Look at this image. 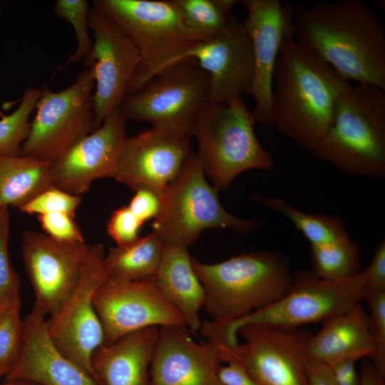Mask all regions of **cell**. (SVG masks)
I'll list each match as a JSON object with an SVG mask.
<instances>
[{
    "label": "cell",
    "instance_id": "1f68e13d",
    "mask_svg": "<svg viewBox=\"0 0 385 385\" xmlns=\"http://www.w3.org/2000/svg\"><path fill=\"white\" fill-rule=\"evenodd\" d=\"M89 9L86 0H58L54 4L55 15L73 26L77 45L73 53L69 55L58 70L88 57L93 46V39L88 33Z\"/></svg>",
    "mask_w": 385,
    "mask_h": 385
},
{
    "label": "cell",
    "instance_id": "5bb4252c",
    "mask_svg": "<svg viewBox=\"0 0 385 385\" xmlns=\"http://www.w3.org/2000/svg\"><path fill=\"white\" fill-rule=\"evenodd\" d=\"M88 27L93 46L83 61L95 81L93 109L98 128L107 115L120 107L140 58L128 36L95 7L89 9Z\"/></svg>",
    "mask_w": 385,
    "mask_h": 385
},
{
    "label": "cell",
    "instance_id": "ac0fdd59",
    "mask_svg": "<svg viewBox=\"0 0 385 385\" xmlns=\"http://www.w3.org/2000/svg\"><path fill=\"white\" fill-rule=\"evenodd\" d=\"M193 153L189 137L151 127L126 138L113 178L133 190L149 188L160 198Z\"/></svg>",
    "mask_w": 385,
    "mask_h": 385
},
{
    "label": "cell",
    "instance_id": "e575fe53",
    "mask_svg": "<svg viewBox=\"0 0 385 385\" xmlns=\"http://www.w3.org/2000/svg\"><path fill=\"white\" fill-rule=\"evenodd\" d=\"M81 200V195H72L53 186L37 195L18 210L29 215H38L58 212L75 217Z\"/></svg>",
    "mask_w": 385,
    "mask_h": 385
},
{
    "label": "cell",
    "instance_id": "d6a6232c",
    "mask_svg": "<svg viewBox=\"0 0 385 385\" xmlns=\"http://www.w3.org/2000/svg\"><path fill=\"white\" fill-rule=\"evenodd\" d=\"M10 214L8 207L0 208V309L21 298V281L9 255Z\"/></svg>",
    "mask_w": 385,
    "mask_h": 385
},
{
    "label": "cell",
    "instance_id": "ba28073f",
    "mask_svg": "<svg viewBox=\"0 0 385 385\" xmlns=\"http://www.w3.org/2000/svg\"><path fill=\"white\" fill-rule=\"evenodd\" d=\"M218 192L205 180L200 162L193 153L161 195L160 210L152 224V232L164 246L188 247L205 229L225 228L247 235L262 225V220L239 218L229 213L222 206Z\"/></svg>",
    "mask_w": 385,
    "mask_h": 385
},
{
    "label": "cell",
    "instance_id": "cb8c5ba5",
    "mask_svg": "<svg viewBox=\"0 0 385 385\" xmlns=\"http://www.w3.org/2000/svg\"><path fill=\"white\" fill-rule=\"evenodd\" d=\"M187 247L164 246L158 268L153 279L163 295L184 316L187 327L200 330V310L205 292L191 264Z\"/></svg>",
    "mask_w": 385,
    "mask_h": 385
},
{
    "label": "cell",
    "instance_id": "4316f807",
    "mask_svg": "<svg viewBox=\"0 0 385 385\" xmlns=\"http://www.w3.org/2000/svg\"><path fill=\"white\" fill-rule=\"evenodd\" d=\"M253 202L277 212L288 220L312 245L329 243L349 239L342 220L337 216L309 214L299 211L279 197H272L254 193Z\"/></svg>",
    "mask_w": 385,
    "mask_h": 385
},
{
    "label": "cell",
    "instance_id": "bcb514c9",
    "mask_svg": "<svg viewBox=\"0 0 385 385\" xmlns=\"http://www.w3.org/2000/svg\"><path fill=\"white\" fill-rule=\"evenodd\" d=\"M1 1H0V5H1ZM1 9H0V19H1Z\"/></svg>",
    "mask_w": 385,
    "mask_h": 385
},
{
    "label": "cell",
    "instance_id": "4fadbf2b",
    "mask_svg": "<svg viewBox=\"0 0 385 385\" xmlns=\"http://www.w3.org/2000/svg\"><path fill=\"white\" fill-rule=\"evenodd\" d=\"M93 305L103 329V344L150 327H187L184 316L163 295L153 278H108L96 291Z\"/></svg>",
    "mask_w": 385,
    "mask_h": 385
},
{
    "label": "cell",
    "instance_id": "f35d334b",
    "mask_svg": "<svg viewBox=\"0 0 385 385\" xmlns=\"http://www.w3.org/2000/svg\"><path fill=\"white\" fill-rule=\"evenodd\" d=\"M366 288L385 290V239L376 246L372 260L362 272Z\"/></svg>",
    "mask_w": 385,
    "mask_h": 385
},
{
    "label": "cell",
    "instance_id": "30bf717a",
    "mask_svg": "<svg viewBox=\"0 0 385 385\" xmlns=\"http://www.w3.org/2000/svg\"><path fill=\"white\" fill-rule=\"evenodd\" d=\"M94 89L95 81L88 68L61 91L41 89L21 155L53 163L96 130Z\"/></svg>",
    "mask_w": 385,
    "mask_h": 385
},
{
    "label": "cell",
    "instance_id": "d4e9b609",
    "mask_svg": "<svg viewBox=\"0 0 385 385\" xmlns=\"http://www.w3.org/2000/svg\"><path fill=\"white\" fill-rule=\"evenodd\" d=\"M51 163L28 155H0V208L19 209L53 187Z\"/></svg>",
    "mask_w": 385,
    "mask_h": 385
},
{
    "label": "cell",
    "instance_id": "9c48e42d",
    "mask_svg": "<svg viewBox=\"0 0 385 385\" xmlns=\"http://www.w3.org/2000/svg\"><path fill=\"white\" fill-rule=\"evenodd\" d=\"M210 102L207 73L196 60L185 58L164 68L128 94L120 108L127 120L190 138L199 114Z\"/></svg>",
    "mask_w": 385,
    "mask_h": 385
},
{
    "label": "cell",
    "instance_id": "5b68a950",
    "mask_svg": "<svg viewBox=\"0 0 385 385\" xmlns=\"http://www.w3.org/2000/svg\"><path fill=\"white\" fill-rule=\"evenodd\" d=\"M365 288L362 272L338 281L319 278L314 272H297L289 290L273 303L231 322L205 321L200 330L207 339L236 346L237 331L245 324L254 323L292 329L323 322L359 304Z\"/></svg>",
    "mask_w": 385,
    "mask_h": 385
},
{
    "label": "cell",
    "instance_id": "d6986e66",
    "mask_svg": "<svg viewBox=\"0 0 385 385\" xmlns=\"http://www.w3.org/2000/svg\"><path fill=\"white\" fill-rule=\"evenodd\" d=\"M126 120L120 108L115 109L98 128L52 163L53 185L81 195L95 180L113 178L127 138Z\"/></svg>",
    "mask_w": 385,
    "mask_h": 385
},
{
    "label": "cell",
    "instance_id": "484cf974",
    "mask_svg": "<svg viewBox=\"0 0 385 385\" xmlns=\"http://www.w3.org/2000/svg\"><path fill=\"white\" fill-rule=\"evenodd\" d=\"M164 245L153 232L139 237L125 247H112L105 255L104 265L108 278L142 281L154 277Z\"/></svg>",
    "mask_w": 385,
    "mask_h": 385
},
{
    "label": "cell",
    "instance_id": "7bdbcfd3",
    "mask_svg": "<svg viewBox=\"0 0 385 385\" xmlns=\"http://www.w3.org/2000/svg\"><path fill=\"white\" fill-rule=\"evenodd\" d=\"M384 377L376 371L367 358L362 359L359 376V385H385Z\"/></svg>",
    "mask_w": 385,
    "mask_h": 385
},
{
    "label": "cell",
    "instance_id": "7402d4cb",
    "mask_svg": "<svg viewBox=\"0 0 385 385\" xmlns=\"http://www.w3.org/2000/svg\"><path fill=\"white\" fill-rule=\"evenodd\" d=\"M159 327L132 332L93 353L91 368L99 385H148Z\"/></svg>",
    "mask_w": 385,
    "mask_h": 385
},
{
    "label": "cell",
    "instance_id": "ee69618b",
    "mask_svg": "<svg viewBox=\"0 0 385 385\" xmlns=\"http://www.w3.org/2000/svg\"><path fill=\"white\" fill-rule=\"evenodd\" d=\"M213 1L226 16L230 14L232 9L241 3V1L238 0H213Z\"/></svg>",
    "mask_w": 385,
    "mask_h": 385
},
{
    "label": "cell",
    "instance_id": "7a4b0ae2",
    "mask_svg": "<svg viewBox=\"0 0 385 385\" xmlns=\"http://www.w3.org/2000/svg\"><path fill=\"white\" fill-rule=\"evenodd\" d=\"M351 84L294 36L287 37L273 72V125L300 148L312 152L331 123L337 98Z\"/></svg>",
    "mask_w": 385,
    "mask_h": 385
},
{
    "label": "cell",
    "instance_id": "83f0119b",
    "mask_svg": "<svg viewBox=\"0 0 385 385\" xmlns=\"http://www.w3.org/2000/svg\"><path fill=\"white\" fill-rule=\"evenodd\" d=\"M314 273L319 278L338 281L360 273V248L350 238L312 245Z\"/></svg>",
    "mask_w": 385,
    "mask_h": 385
},
{
    "label": "cell",
    "instance_id": "8d00e7d4",
    "mask_svg": "<svg viewBox=\"0 0 385 385\" xmlns=\"http://www.w3.org/2000/svg\"><path fill=\"white\" fill-rule=\"evenodd\" d=\"M143 225L128 206H122L111 215L107 232L118 247H125L140 237L138 232Z\"/></svg>",
    "mask_w": 385,
    "mask_h": 385
},
{
    "label": "cell",
    "instance_id": "f6af8a7d",
    "mask_svg": "<svg viewBox=\"0 0 385 385\" xmlns=\"http://www.w3.org/2000/svg\"><path fill=\"white\" fill-rule=\"evenodd\" d=\"M0 385H37L30 382L19 381V380H5L4 382L1 383Z\"/></svg>",
    "mask_w": 385,
    "mask_h": 385
},
{
    "label": "cell",
    "instance_id": "8fae6325",
    "mask_svg": "<svg viewBox=\"0 0 385 385\" xmlns=\"http://www.w3.org/2000/svg\"><path fill=\"white\" fill-rule=\"evenodd\" d=\"M238 334L244 344L230 346L209 341L222 362L240 363L258 385H308L304 369L312 336L308 331L250 323L240 327Z\"/></svg>",
    "mask_w": 385,
    "mask_h": 385
},
{
    "label": "cell",
    "instance_id": "e0dca14e",
    "mask_svg": "<svg viewBox=\"0 0 385 385\" xmlns=\"http://www.w3.org/2000/svg\"><path fill=\"white\" fill-rule=\"evenodd\" d=\"M247 17L242 22L251 40L254 76L249 92L254 101L255 121L273 126L271 96L273 72L282 41L294 36L293 5L279 0H243Z\"/></svg>",
    "mask_w": 385,
    "mask_h": 385
},
{
    "label": "cell",
    "instance_id": "b9f144b4",
    "mask_svg": "<svg viewBox=\"0 0 385 385\" xmlns=\"http://www.w3.org/2000/svg\"><path fill=\"white\" fill-rule=\"evenodd\" d=\"M355 361L352 359H345L329 366L334 376L342 377L354 384L359 385V376L355 369Z\"/></svg>",
    "mask_w": 385,
    "mask_h": 385
},
{
    "label": "cell",
    "instance_id": "3957f363",
    "mask_svg": "<svg viewBox=\"0 0 385 385\" xmlns=\"http://www.w3.org/2000/svg\"><path fill=\"white\" fill-rule=\"evenodd\" d=\"M204 292L203 308L216 322H228L280 297L294 280L289 261L274 251L242 253L215 264L191 257Z\"/></svg>",
    "mask_w": 385,
    "mask_h": 385
},
{
    "label": "cell",
    "instance_id": "d590c367",
    "mask_svg": "<svg viewBox=\"0 0 385 385\" xmlns=\"http://www.w3.org/2000/svg\"><path fill=\"white\" fill-rule=\"evenodd\" d=\"M42 230L50 238L62 242H83L84 238L75 217L64 212H48L38 215Z\"/></svg>",
    "mask_w": 385,
    "mask_h": 385
},
{
    "label": "cell",
    "instance_id": "60d3db41",
    "mask_svg": "<svg viewBox=\"0 0 385 385\" xmlns=\"http://www.w3.org/2000/svg\"><path fill=\"white\" fill-rule=\"evenodd\" d=\"M304 369L308 385H337L327 364L307 359Z\"/></svg>",
    "mask_w": 385,
    "mask_h": 385
},
{
    "label": "cell",
    "instance_id": "8992f818",
    "mask_svg": "<svg viewBox=\"0 0 385 385\" xmlns=\"http://www.w3.org/2000/svg\"><path fill=\"white\" fill-rule=\"evenodd\" d=\"M255 123L243 98L229 104L210 102L199 114L192 133L198 143L196 155L218 191L246 170L276 169L272 155L256 137Z\"/></svg>",
    "mask_w": 385,
    "mask_h": 385
},
{
    "label": "cell",
    "instance_id": "74e56055",
    "mask_svg": "<svg viewBox=\"0 0 385 385\" xmlns=\"http://www.w3.org/2000/svg\"><path fill=\"white\" fill-rule=\"evenodd\" d=\"M135 192L128 207L143 223L151 218L155 219L161 207L158 195L152 189L143 186L136 188Z\"/></svg>",
    "mask_w": 385,
    "mask_h": 385
},
{
    "label": "cell",
    "instance_id": "f1b7e54d",
    "mask_svg": "<svg viewBox=\"0 0 385 385\" xmlns=\"http://www.w3.org/2000/svg\"><path fill=\"white\" fill-rule=\"evenodd\" d=\"M40 94V89L28 88L17 108L0 118V155H21L22 145L29 131L30 115L35 110Z\"/></svg>",
    "mask_w": 385,
    "mask_h": 385
},
{
    "label": "cell",
    "instance_id": "603a6c76",
    "mask_svg": "<svg viewBox=\"0 0 385 385\" xmlns=\"http://www.w3.org/2000/svg\"><path fill=\"white\" fill-rule=\"evenodd\" d=\"M322 322L307 343V359L330 366L345 359H371L375 346L369 316L360 303Z\"/></svg>",
    "mask_w": 385,
    "mask_h": 385
},
{
    "label": "cell",
    "instance_id": "836d02e7",
    "mask_svg": "<svg viewBox=\"0 0 385 385\" xmlns=\"http://www.w3.org/2000/svg\"><path fill=\"white\" fill-rule=\"evenodd\" d=\"M363 299L371 309L369 325L374 342L372 363L379 374L385 376V290L365 288Z\"/></svg>",
    "mask_w": 385,
    "mask_h": 385
},
{
    "label": "cell",
    "instance_id": "ab89813d",
    "mask_svg": "<svg viewBox=\"0 0 385 385\" xmlns=\"http://www.w3.org/2000/svg\"><path fill=\"white\" fill-rule=\"evenodd\" d=\"M218 378L223 385H258L238 362L230 361L220 366Z\"/></svg>",
    "mask_w": 385,
    "mask_h": 385
},
{
    "label": "cell",
    "instance_id": "4dcf8cb0",
    "mask_svg": "<svg viewBox=\"0 0 385 385\" xmlns=\"http://www.w3.org/2000/svg\"><path fill=\"white\" fill-rule=\"evenodd\" d=\"M185 26L202 41L218 35L225 29L227 16L213 0H173Z\"/></svg>",
    "mask_w": 385,
    "mask_h": 385
},
{
    "label": "cell",
    "instance_id": "44dd1931",
    "mask_svg": "<svg viewBox=\"0 0 385 385\" xmlns=\"http://www.w3.org/2000/svg\"><path fill=\"white\" fill-rule=\"evenodd\" d=\"M46 315L34 302L23 319L24 343L20 357L4 379L37 385H99L53 343L47 331Z\"/></svg>",
    "mask_w": 385,
    "mask_h": 385
},
{
    "label": "cell",
    "instance_id": "2e32d148",
    "mask_svg": "<svg viewBox=\"0 0 385 385\" xmlns=\"http://www.w3.org/2000/svg\"><path fill=\"white\" fill-rule=\"evenodd\" d=\"M185 58L196 60L207 73L211 103L229 104L249 93L255 68L252 45L242 22L232 13L221 33L198 42L175 62Z\"/></svg>",
    "mask_w": 385,
    "mask_h": 385
},
{
    "label": "cell",
    "instance_id": "6da1fadb",
    "mask_svg": "<svg viewBox=\"0 0 385 385\" xmlns=\"http://www.w3.org/2000/svg\"><path fill=\"white\" fill-rule=\"evenodd\" d=\"M294 38L349 81L385 90V28L361 0L293 5Z\"/></svg>",
    "mask_w": 385,
    "mask_h": 385
},
{
    "label": "cell",
    "instance_id": "9a60e30c",
    "mask_svg": "<svg viewBox=\"0 0 385 385\" xmlns=\"http://www.w3.org/2000/svg\"><path fill=\"white\" fill-rule=\"evenodd\" d=\"M90 245L56 241L33 230L23 232L21 257L35 303L56 314L78 286Z\"/></svg>",
    "mask_w": 385,
    "mask_h": 385
},
{
    "label": "cell",
    "instance_id": "ffe728a7",
    "mask_svg": "<svg viewBox=\"0 0 385 385\" xmlns=\"http://www.w3.org/2000/svg\"><path fill=\"white\" fill-rule=\"evenodd\" d=\"M210 342H195L185 326H162L149 369L148 385H223L222 363Z\"/></svg>",
    "mask_w": 385,
    "mask_h": 385
},
{
    "label": "cell",
    "instance_id": "52a82bcc",
    "mask_svg": "<svg viewBox=\"0 0 385 385\" xmlns=\"http://www.w3.org/2000/svg\"><path fill=\"white\" fill-rule=\"evenodd\" d=\"M93 4L120 29L139 52L140 63L128 94L202 41L185 26L173 0H95Z\"/></svg>",
    "mask_w": 385,
    "mask_h": 385
},
{
    "label": "cell",
    "instance_id": "277c9868",
    "mask_svg": "<svg viewBox=\"0 0 385 385\" xmlns=\"http://www.w3.org/2000/svg\"><path fill=\"white\" fill-rule=\"evenodd\" d=\"M312 153L349 175L385 177V90L351 84L337 98L331 123Z\"/></svg>",
    "mask_w": 385,
    "mask_h": 385
},
{
    "label": "cell",
    "instance_id": "f546056e",
    "mask_svg": "<svg viewBox=\"0 0 385 385\" xmlns=\"http://www.w3.org/2000/svg\"><path fill=\"white\" fill-rule=\"evenodd\" d=\"M21 301L17 299L0 309V378L16 364L24 343V323L20 317Z\"/></svg>",
    "mask_w": 385,
    "mask_h": 385
},
{
    "label": "cell",
    "instance_id": "7c38bea8",
    "mask_svg": "<svg viewBox=\"0 0 385 385\" xmlns=\"http://www.w3.org/2000/svg\"><path fill=\"white\" fill-rule=\"evenodd\" d=\"M105 255L102 243L90 245L77 287L61 310L46 319L48 333L56 346L96 381L91 360L94 351L103 344L104 334L93 296L108 278Z\"/></svg>",
    "mask_w": 385,
    "mask_h": 385
}]
</instances>
